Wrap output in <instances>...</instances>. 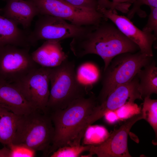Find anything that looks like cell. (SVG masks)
Listing matches in <instances>:
<instances>
[{
	"mask_svg": "<svg viewBox=\"0 0 157 157\" xmlns=\"http://www.w3.org/2000/svg\"><path fill=\"white\" fill-rule=\"evenodd\" d=\"M54 128L49 114L36 110L20 115L12 143L25 145L48 156Z\"/></svg>",
	"mask_w": 157,
	"mask_h": 157,
	"instance_id": "obj_4",
	"label": "cell"
},
{
	"mask_svg": "<svg viewBox=\"0 0 157 157\" xmlns=\"http://www.w3.org/2000/svg\"><path fill=\"white\" fill-rule=\"evenodd\" d=\"M139 80L137 74L131 81L116 87L105 100L98 104L85 120L84 126H89L104 117L107 112L116 110L136 99L143 100L138 90Z\"/></svg>",
	"mask_w": 157,
	"mask_h": 157,
	"instance_id": "obj_10",
	"label": "cell"
},
{
	"mask_svg": "<svg viewBox=\"0 0 157 157\" xmlns=\"http://www.w3.org/2000/svg\"><path fill=\"white\" fill-rule=\"evenodd\" d=\"M10 149V157H33L36 151L23 145L10 143L7 146Z\"/></svg>",
	"mask_w": 157,
	"mask_h": 157,
	"instance_id": "obj_23",
	"label": "cell"
},
{
	"mask_svg": "<svg viewBox=\"0 0 157 157\" xmlns=\"http://www.w3.org/2000/svg\"><path fill=\"white\" fill-rule=\"evenodd\" d=\"M93 94L76 99L66 108L51 112L49 114L54 128V133L48 156L76 138H82L85 122L98 104Z\"/></svg>",
	"mask_w": 157,
	"mask_h": 157,
	"instance_id": "obj_2",
	"label": "cell"
},
{
	"mask_svg": "<svg viewBox=\"0 0 157 157\" xmlns=\"http://www.w3.org/2000/svg\"><path fill=\"white\" fill-rule=\"evenodd\" d=\"M19 116L0 106V143L4 146L12 142Z\"/></svg>",
	"mask_w": 157,
	"mask_h": 157,
	"instance_id": "obj_18",
	"label": "cell"
},
{
	"mask_svg": "<svg viewBox=\"0 0 157 157\" xmlns=\"http://www.w3.org/2000/svg\"><path fill=\"white\" fill-rule=\"evenodd\" d=\"M33 60L40 67L52 68L68 58L60 41L47 40L31 53Z\"/></svg>",
	"mask_w": 157,
	"mask_h": 157,
	"instance_id": "obj_15",
	"label": "cell"
},
{
	"mask_svg": "<svg viewBox=\"0 0 157 157\" xmlns=\"http://www.w3.org/2000/svg\"><path fill=\"white\" fill-rule=\"evenodd\" d=\"M18 24L0 14V48L11 45L30 48L32 46L29 34L19 28Z\"/></svg>",
	"mask_w": 157,
	"mask_h": 157,
	"instance_id": "obj_16",
	"label": "cell"
},
{
	"mask_svg": "<svg viewBox=\"0 0 157 157\" xmlns=\"http://www.w3.org/2000/svg\"><path fill=\"white\" fill-rule=\"evenodd\" d=\"M76 73L79 81L89 89L98 81L100 76L99 70L97 67L90 63L81 65Z\"/></svg>",
	"mask_w": 157,
	"mask_h": 157,
	"instance_id": "obj_19",
	"label": "cell"
},
{
	"mask_svg": "<svg viewBox=\"0 0 157 157\" xmlns=\"http://www.w3.org/2000/svg\"><path fill=\"white\" fill-rule=\"evenodd\" d=\"M143 106L141 113L143 119L147 121L153 129L157 135V100L151 99L150 97L144 98Z\"/></svg>",
	"mask_w": 157,
	"mask_h": 157,
	"instance_id": "obj_20",
	"label": "cell"
},
{
	"mask_svg": "<svg viewBox=\"0 0 157 157\" xmlns=\"http://www.w3.org/2000/svg\"><path fill=\"white\" fill-rule=\"evenodd\" d=\"M0 106L19 116L28 114L37 110L13 83L1 78Z\"/></svg>",
	"mask_w": 157,
	"mask_h": 157,
	"instance_id": "obj_13",
	"label": "cell"
},
{
	"mask_svg": "<svg viewBox=\"0 0 157 157\" xmlns=\"http://www.w3.org/2000/svg\"><path fill=\"white\" fill-rule=\"evenodd\" d=\"M98 10L106 18L113 22L126 37L135 44L140 51L147 56H154L152 47L157 40L152 33L141 30L127 17L118 15L110 9H100Z\"/></svg>",
	"mask_w": 157,
	"mask_h": 157,
	"instance_id": "obj_12",
	"label": "cell"
},
{
	"mask_svg": "<svg viewBox=\"0 0 157 157\" xmlns=\"http://www.w3.org/2000/svg\"><path fill=\"white\" fill-rule=\"evenodd\" d=\"M152 58L140 50L115 57L104 71L102 88L97 97L99 104L104 102L116 87L132 80L140 69L152 61Z\"/></svg>",
	"mask_w": 157,
	"mask_h": 157,
	"instance_id": "obj_5",
	"label": "cell"
},
{
	"mask_svg": "<svg viewBox=\"0 0 157 157\" xmlns=\"http://www.w3.org/2000/svg\"><path fill=\"white\" fill-rule=\"evenodd\" d=\"M132 8L129 10L127 17L130 19H132L135 14L141 17H145L147 15L146 13L140 9L143 5H146L149 7H157V0H135Z\"/></svg>",
	"mask_w": 157,
	"mask_h": 157,
	"instance_id": "obj_22",
	"label": "cell"
},
{
	"mask_svg": "<svg viewBox=\"0 0 157 157\" xmlns=\"http://www.w3.org/2000/svg\"><path fill=\"white\" fill-rule=\"evenodd\" d=\"M105 20L84 35L73 38L70 48L74 55L82 57L89 54L100 56L104 63V71L117 56L140 50L111 22Z\"/></svg>",
	"mask_w": 157,
	"mask_h": 157,
	"instance_id": "obj_1",
	"label": "cell"
},
{
	"mask_svg": "<svg viewBox=\"0 0 157 157\" xmlns=\"http://www.w3.org/2000/svg\"><path fill=\"white\" fill-rule=\"evenodd\" d=\"M150 12L148 21L142 30L146 32L152 33L157 38V7H150Z\"/></svg>",
	"mask_w": 157,
	"mask_h": 157,
	"instance_id": "obj_24",
	"label": "cell"
},
{
	"mask_svg": "<svg viewBox=\"0 0 157 157\" xmlns=\"http://www.w3.org/2000/svg\"><path fill=\"white\" fill-rule=\"evenodd\" d=\"M33 30L28 36L32 45L41 40L60 41L84 35L95 26H79L55 17L39 15Z\"/></svg>",
	"mask_w": 157,
	"mask_h": 157,
	"instance_id": "obj_7",
	"label": "cell"
},
{
	"mask_svg": "<svg viewBox=\"0 0 157 157\" xmlns=\"http://www.w3.org/2000/svg\"><path fill=\"white\" fill-rule=\"evenodd\" d=\"M29 0L37 7L39 15L55 17L77 26H97L107 19L97 10L77 7L64 0Z\"/></svg>",
	"mask_w": 157,
	"mask_h": 157,
	"instance_id": "obj_6",
	"label": "cell"
},
{
	"mask_svg": "<svg viewBox=\"0 0 157 157\" xmlns=\"http://www.w3.org/2000/svg\"><path fill=\"white\" fill-rule=\"evenodd\" d=\"M29 48L8 45L0 48V78L13 83L40 66L33 60Z\"/></svg>",
	"mask_w": 157,
	"mask_h": 157,
	"instance_id": "obj_8",
	"label": "cell"
},
{
	"mask_svg": "<svg viewBox=\"0 0 157 157\" xmlns=\"http://www.w3.org/2000/svg\"><path fill=\"white\" fill-rule=\"evenodd\" d=\"M77 7L97 10L98 5L97 0H64Z\"/></svg>",
	"mask_w": 157,
	"mask_h": 157,
	"instance_id": "obj_25",
	"label": "cell"
},
{
	"mask_svg": "<svg viewBox=\"0 0 157 157\" xmlns=\"http://www.w3.org/2000/svg\"><path fill=\"white\" fill-rule=\"evenodd\" d=\"M10 149L6 146L0 149V157H10Z\"/></svg>",
	"mask_w": 157,
	"mask_h": 157,
	"instance_id": "obj_28",
	"label": "cell"
},
{
	"mask_svg": "<svg viewBox=\"0 0 157 157\" xmlns=\"http://www.w3.org/2000/svg\"><path fill=\"white\" fill-rule=\"evenodd\" d=\"M141 113L128 118L118 129L109 133L106 139L101 144L91 145L88 154L98 157H131L128 146V136L133 125L142 119Z\"/></svg>",
	"mask_w": 157,
	"mask_h": 157,
	"instance_id": "obj_11",
	"label": "cell"
},
{
	"mask_svg": "<svg viewBox=\"0 0 157 157\" xmlns=\"http://www.w3.org/2000/svg\"><path fill=\"white\" fill-rule=\"evenodd\" d=\"M135 0H112L113 9L114 11H119L123 13H127L129 8Z\"/></svg>",
	"mask_w": 157,
	"mask_h": 157,
	"instance_id": "obj_26",
	"label": "cell"
},
{
	"mask_svg": "<svg viewBox=\"0 0 157 157\" xmlns=\"http://www.w3.org/2000/svg\"><path fill=\"white\" fill-rule=\"evenodd\" d=\"M91 145H81L72 142L59 147L53 152L51 157H78L83 152L88 151Z\"/></svg>",
	"mask_w": 157,
	"mask_h": 157,
	"instance_id": "obj_21",
	"label": "cell"
},
{
	"mask_svg": "<svg viewBox=\"0 0 157 157\" xmlns=\"http://www.w3.org/2000/svg\"><path fill=\"white\" fill-rule=\"evenodd\" d=\"M139 80L138 90L143 99L157 94V67L154 60L140 69L137 74Z\"/></svg>",
	"mask_w": 157,
	"mask_h": 157,
	"instance_id": "obj_17",
	"label": "cell"
},
{
	"mask_svg": "<svg viewBox=\"0 0 157 157\" xmlns=\"http://www.w3.org/2000/svg\"><path fill=\"white\" fill-rule=\"evenodd\" d=\"M6 2L5 6L0 9L2 15L24 29L29 27L34 17L39 15L37 7L29 0H6Z\"/></svg>",
	"mask_w": 157,
	"mask_h": 157,
	"instance_id": "obj_14",
	"label": "cell"
},
{
	"mask_svg": "<svg viewBox=\"0 0 157 157\" xmlns=\"http://www.w3.org/2000/svg\"><path fill=\"white\" fill-rule=\"evenodd\" d=\"M98 3L97 10L100 9H110L113 11V4L109 0H97Z\"/></svg>",
	"mask_w": 157,
	"mask_h": 157,
	"instance_id": "obj_27",
	"label": "cell"
},
{
	"mask_svg": "<svg viewBox=\"0 0 157 157\" xmlns=\"http://www.w3.org/2000/svg\"><path fill=\"white\" fill-rule=\"evenodd\" d=\"M51 68L40 66L12 83L36 109L46 113Z\"/></svg>",
	"mask_w": 157,
	"mask_h": 157,
	"instance_id": "obj_9",
	"label": "cell"
},
{
	"mask_svg": "<svg viewBox=\"0 0 157 157\" xmlns=\"http://www.w3.org/2000/svg\"><path fill=\"white\" fill-rule=\"evenodd\" d=\"M50 84L47 113L64 109L75 100L85 97L89 89L79 81L75 63L68 58L59 65L51 68Z\"/></svg>",
	"mask_w": 157,
	"mask_h": 157,
	"instance_id": "obj_3",
	"label": "cell"
}]
</instances>
